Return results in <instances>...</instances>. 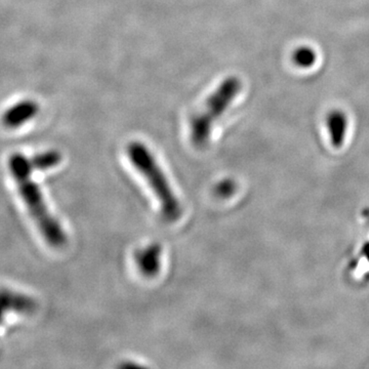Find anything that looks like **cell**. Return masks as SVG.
I'll use <instances>...</instances> for the list:
<instances>
[{"label":"cell","instance_id":"5","mask_svg":"<svg viewBox=\"0 0 369 369\" xmlns=\"http://www.w3.org/2000/svg\"><path fill=\"white\" fill-rule=\"evenodd\" d=\"M161 247L159 245H150L135 254V262L140 272L146 277L158 274L160 269Z\"/></svg>","mask_w":369,"mask_h":369},{"label":"cell","instance_id":"2","mask_svg":"<svg viewBox=\"0 0 369 369\" xmlns=\"http://www.w3.org/2000/svg\"><path fill=\"white\" fill-rule=\"evenodd\" d=\"M127 155L158 199L162 218L169 223L179 220L183 213L181 203L153 154L143 143L133 142L127 147Z\"/></svg>","mask_w":369,"mask_h":369},{"label":"cell","instance_id":"7","mask_svg":"<svg viewBox=\"0 0 369 369\" xmlns=\"http://www.w3.org/2000/svg\"><path fill=\"white\" fill-rule=\"evenodd\" d=\"M61 160V154L58 151H54V150L35 155L33 158L30 159L32 167L33 169H38V171H46V169H53V167H57Z\"/></svg>","mask_w":369,"mask_h":369},{"label":"cell","instance_id":"1","mask_svg":"<svg viewBox=\"0 0 369 369\" xmlns=\"http://www.w3.org/2000/svg\"><path fill=\"white\" fill-rule=\"evenodd\" d=\"M8 167L18 186L21 198L44 240L52 247H63L67 243V236L60 223L48 209L39 187L32 180L33 167L30 159L21 153L12 154L8 161Z\"/></svg>","mask_w":369,"mask_h":369},{"label":"cell","instance_id":"8","mask_svg":"<svg viewBox=\"0 0 369 369\" xmlns=\"http://www.w3.org/2000/svg\"><path fill=\"white\" fill-rule=\"evenodd\" d=\"M317 60V55L309 46H301L292 54V61L300 68H311Z\"/></svg>","mask_w":369,"mask_h":369},{"label":"cell","instance_id":"3","mask_svg":"<svg viewBox=\"0 0 369 369\" xmlns=\"http://www.w3.org/2000/svg\"><path fill=\"white\" fill-rule=\"evenodd\" d=\"M241 90V82L235 76L226 78L209 97L205 109L191 120V141L196 148L209 144L214 123L225 113Z\"/></svg>","mask_w":369,"mask_h":369},{"label":"cell","instance_id":"6","mask_svg":"<svg viewBox=\"0 0 369 369\" xmlns=\"http://www.w3.org/2000/svg\"><path fill=\"white\" fill-rule=\"evenodd\" d=\"M326 123H328L332 144L336 147H339L343 143L346 133H347V115L341 110H332L326 118Z\"/></svg>","mask_w":369,"mask_h":369},{"label":"cell","instance_id":"4","mask_svg":"<svg viewBox=\"0 0 369 369\" xmlns=\"http://www.w3.org/2000/svg\"><path fill=\"white\" fill-rule=\"evenodd\" d=\"M37 113L38 106L35 102H20L4 113L3 123L10 129H17L35 117Z\"/></svg>","mask_w":369,"mask_h":369}]
</instances>
